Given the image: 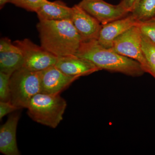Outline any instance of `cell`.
<instances>
[{
  "label": "cell",
  "instance_id": "cell-15",
  "mask_svg": "<svg viewBox=\"0 0 155 155\" xmlns=\"http://www.w3.org/2000/svg\"><path fill=\"white\" fill-rule=\"evenodd\" d=\"M130 14L139 22L155 17V0H139L134 4Z\"/></svg>",
  "mask_w": 155,
  "mask_h": 155
},
{
  "label": "cell",
  "instance_id": "cell-2",
  "mask_svg": "<svg viewBox=\"0 0 155 155\" xmlns=\"http://www.w3.org/2000/svg\"><path fill=\"white\" fill-rule=\"evenodd\" d=\"M75 55L91 62L100 70L120 72L133 77L145 73L137 61L104 47L97 40L82 42Z\"/></svg>",
  "mask_w": 155,
  "mask_h": 155
},
{
  "label": "cell",
  "instance_id": "cell-22",
  "mask_svg": "<svg viewBox=\"0 0 155 155\" xmlns=\"http://www.w3.org/2000/svg\"><path fill=\"white\" fill-rule=\"evenodd\" d=\"M11 3V0H0V8L2 9L6 4Z\"/></svg>",
  "mask_w": 155,
  "mask_h": 155
},
{
  "label": "cell",
  "instance_id": "cell-14",
  "mask_svg": "<svg viewBox=\"0 0 155 155\" xmlns=\"http://www.w3.org/2000/svg\"><path fill=\"white\" fill-rule=\"evenodd\" d=\"M35 13L39 20H62L70 19L72 8L61 1H50L43 4Z\"/></svg>",
  "mask_w": 155,
  "mask_h": 155
},
{
  "label": "cell",
  "instance_id": "cell-16",
  "mask_svg": "<svg viewBox=\"0 0 155 155\" xmlns=\"http://www.w3.org/2000/svg\"><path fill=\"white\" fill-rule=\"evenodd\" d=\"M141 47L148 65L149 73L155 78V44L142 35Z\"/></svg>",
  "mask_w": 155,
  "mask_h": 155
},
{
  "label": "cell",
  "instance_id": "cell-11",
  "mask_svg": "<svg viewBox=\"0 0 155 155\" xmlns=\"http://www.w3.org/2000/svg\"><path fill=\"white\" fill-rule=\"evenodd\" d=\"M138 23L130 13L126 17L102 25L97 40L104 47L110 48L115 39Z\"/></svg>",
  "mask_w": 155,
  "mask_h": 155
},
{
  "label": "cell",
  "instance_id": "cell-20",
  "mask_svg": "<svg viewBox=\"0 0 155 155\" xmlns=\"http://www.w3.org/2000/svg\"><path fill=\"white\" fill-rule=\"evenodd\" d=\"M19 108L13 104L11 101H0V119L10 113L19 110Z\"/></svg>",
  "mask_w": 155,
  "mask_h": 155
},
{
  "label": "cell",
  "instance_id": "cell-19",
  "mask_svg": "<svg viewBox=\"0 0 155 155\" xmlns=\"http://www.w3.org/2000/svg\"><path fill=\"white\" fill-rule=\"evenodd\" d=\"M48 1V0H11V3L26 11L36 12L43 4Z\"/></svg>",
  "mask_w": 155,
  "mask_h": 155
},
{
  "label": "cell",
  "instance_id": "cell-9",
  "mask_svg": "<svg viewBox=\"0 0 155 155\" xmlns=\"http://www.w3.org/2000/svg\"><path fill=\"white\" fill-rule=\"evenodd\" d=\"M71 21L82 42L97 40L102 25L78 5L72 7Z\"/></svg>",
  "mask_w": 155,
  "mask_h": 155
},
{
  "label": "cell",
  "instance_id": "cell-12",
  "mask_svg": "<svg viewBox=\"0 0 155 155\" xmlns=\"http://www.w3.org/2000/svg\"><path fill=\"white\" fill-rule=\"evenodd\" d=\"M55 66L65 74L78 78L100 70L91 62L76 55L58 57Z\"/></svg>",
  "mask_w": 155,
  "mask_h": 155
},
{
  "label": "cell",
  "instance_id": "cell-21",
  "mask_svg": "<svg viewBox=\"0 0 155 155\" xmlns=\"http://www.w3.org/2000/svg\"><path fill=\"white\" fill-rule=\"evenodd\" d=\"M137 0H121L119 4L130 13Z\"/></svg>",
  "mask_w": 155,
  "mask_h": 155
},
{
  "label": "cell",
  "instance_id": "cell-10",
  "mask_svg": "<svg viewBox=\"0 0 155 155\" xmlns=\"http://www.w3.org/2000/svg\"><path fill=\"white\" fill-rule=\"evenodd\" d=\"M23 58L21 50L8 38L0 40V72L12 75L22 68Z\"/></svg>",
  "mask_w": 155,
  "mask_h": 155
},
{
  "label": "cell",
  "instance_id": "cell-6",
  "mask_svg": "<svg viewBox=\"0 0 155 155\" xmlns=\"http://www.w3.org/2000/svg\"><path fill=\"white\" fill-rule=\"evenodd\" d=\"M13 43L21 50L24 61L23 68L39 72L55 65L58 57L28 39L16 41Z\"/></svg>",
  "mask_w": 155,
  "mask_h": 155
},
{
  "label": "cell",
  "instance_id": "cell-5",
  "mask_svg": "<svg viewBox=\"0 0 155 155\" xmlns=\"http://www.w3.org/2000/svg\"><path fill=\"white\" fill-rule=\"evenodd\" d=\"M141 37V31L137 24L115 39L109 49L137 61L145 72L149 73L148 65L142 49Z\"/></svg>",
  "mask_w": 155,
  "mask_h": 155
},
{
  "label": "cell",
  "instance_id": "cell-4",
  "mask_svg": "<svg viewBox=\"0 0 155 155\" xmlns=\"http://www.w3.org/2000/svg\"><path fill=\"white\" fill-rule=\"evenodd\" d=\"M11 102L19 109L27 108L31 100L41 93L39 72L21 68L11 75Z\"/></svg>",
  "mask_w": 155,
  "mask_h": 155
},
{
  "label": "cell",
  "instance_id": "cell-7",
  "mask_svg": "<svg viewBox=\"0 0 155 155\" xmlns=\"http://www.w3.org/2000/svg\"><path fill=\"white\" fill-rule=\"evenodd\" d=\"M78 5L102 25L121 19L130 14L120 4L113 5L104 0H82Z\"/></svg>",
  "mask_w": 155,
  "mask_h": 155
},
{
  "label": "cell",
  "instance_id": "cell-23",
  "mask_svg": "<svg viewBox=\"0 0 155 155\" xmlns=\"http://www.w3.org/2000/svg\"><path fill=\"white\" fill-rule=\"evenodd\" d=\"M139 1V0H137L136 2H136H138V1Z\"/></svg>",
  "mask_w": 155,
  "mask_h": 155
},
{
  "label": "cell",
  "instance_id": "cell-8",
  "mask_svg": "<svg viewBox=\"0 0 155 155\" xmlns=\"http://www.w3.org/2000/svg\"><path fill=\"white\" fill-rule=\"evenodd\" d=\"M41 93L45 94H60L79 78L65 74L55 66L39 72Z\"/></svg>",
  "mask_w": 155,
  "mask_h": 155
},
{
  "label": "cell",
  "instance_id": "cell-1",
  "mask_svg": "<svg viewBox=\"0 0 155 155\" xmlns=\"http://www.w3.org/2000/svg\"><path fill=\"white\" fill-rule=\"evenodd\" d=\"M36 27L41 46L57 57L75 55L82 42L70 19L39 20Z\"/></svg>",
  "mask_w": 155,
  "mask_h": 155
},
{
  "label": "cell",
  "instance_id": "cell-3",
  "mask_svg": "<svg viewBox=\"0 0 155 155\" xmlns=\"http://www.w3.org/2000/svg\"><path fill=\"white\" fill-rule=\"evenodd\" d=\"M67 101L60 94H38L31 100L27 114L35 122L55 128L63 119Z\"/></svg>",
  "mask_w": 155,
  "mask_h": 155
},
{
  "label": "cell",
  "instance_id": "cell-17",
  "mask_svg": "<svg viewBox=\"0 0 155 155\" xmlns=\"http://www.w3.org/2000/svg\"><path fill=\"white\" fill-rule=\"evenodd\" d=\"M11 75L0 72V100L11 101L10 80Z\"/></svg>",
  "mask_w": 155,
  "mask_h": 155
},
{
  "label": "cell",
  "instance_id": "cell-13",
  "mask_svg": "<svg viewBox=\"0 0 155 155\" xmlns=\"http://www.w3.org/2000/svg\"><path fill=\"white\" fill-rule=\"evenodd\" d=\"M19 114H13L0 128V152L5 155H19L16 134Z\"/></svg>",
  "mask_w": 155,
  "mask_h": 155
},
{
  "label": "cell",
  "instance_id": "cell-18",
  "mask_svg": "<svg viewBox=\"0 0 155 155\" xmlns=\"http://www.w3.org/2000/svg\"><path fill=\"white\" fill-rule=\"evenodd\" d=\"M138 25L141 34L155 44V17L143 22Z\"/></svg>",
  "mask_w": 155,
  "mask_h": 155
}]
</instances>
